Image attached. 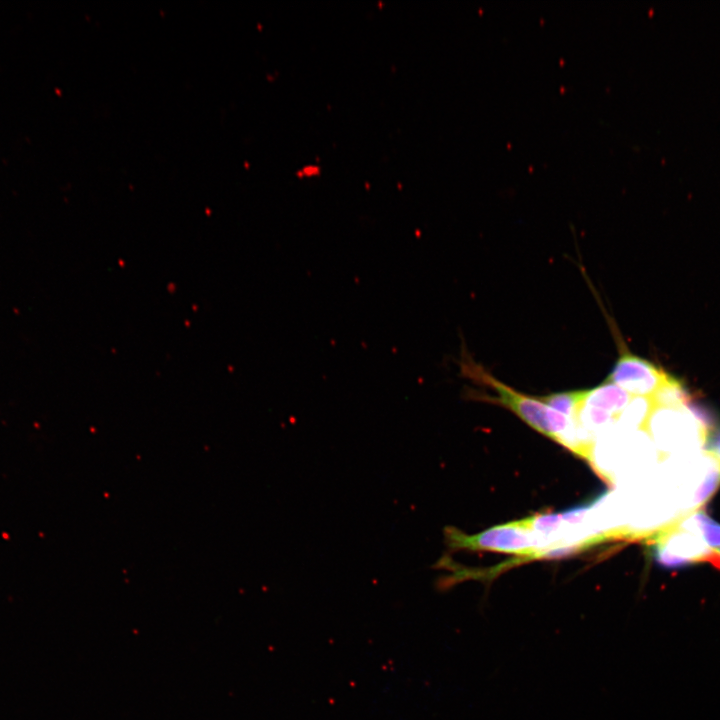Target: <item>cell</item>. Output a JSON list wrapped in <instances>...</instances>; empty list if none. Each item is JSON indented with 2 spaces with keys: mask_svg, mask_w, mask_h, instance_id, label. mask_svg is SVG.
I'll list each match as a JSON object with an SVG mask.
<instances>
[{
  "mask_svg": "<svg viewBox=\"0 0 720 720\" xmlns=\"http://www.w3.org/2000/svg\"><path fill=\"white\" fill-rule=\"evenodd\" d=\"M460 374L474 383L490 387L496 396L481 395L476 398L501 405L521 418L529 426L552 440L569 448L566 436L569 420L539 398L530 397L496 379L466 351L462 350L458 361Z\"/></svg>",
  "mask_w": 720,
  "mask_h": 720,
  "instance_id": "6da1fadb",
  "label": "cell"
},
{
  "mask_svg": "<svg viewBox=\"0 0 720 720\" xmlns=\"http://www.w3.org/2000/svg\"><path fill=\"white\" fill-rule=\"evenodd\" d=\"M445 542L450 550L494 551L514 553L520 560L538 559L540 549L534 533L524 520L509 522L468 535L454 527L444 529Z\"/></svg>",
  "mask_w": 720,
  "mask_h": 720,
  "instance_id": "7a4b0ae2",
  "label": "cell"
},
{
  "mask_svg": "<svg viewBox=\"0 0 720 720\" xmlns=\"http://www.w3.org/2000/svg\"><path fill=\"white\" fill-rule=\"evenodd\" d=\"M652 551L659 565L665 568H682L707 562L720 569V553L710 548L696 533L678 523L660 530L652 537Z\"/></svg>",
  "mask_w": 720,
  "mask_h": 720,
  "instance_id": "3957f363",
  "label": "cell"
},
{
  "mask_svg": "<svg viewBox=\"0 0 720 720\" xmlns=\"http://www.w3.org/2000/svg\"><path fill=\"white\" fill-rule=\"evenodd\" d=\"M619 357L605 379L636 397L651 398L670 378L664 369L631 353L622 343Z\"/></svg>",
  "mask_w": 720,
  "mask_h": 720,
  "instance_id": "277c9868",
  "label": "cell"
},
{
  "mask_svg": "<svg viewBox=\"0 0 720 720\" xmlns=\"http://www.w3.org/2000/svg\"><path fill=\"white\" fill-rule=\"evenodd\" d=\"M630 403V394L616 385L603 382L594 389L586 390L583 405L603 410L615 419Z\"/></svg>",
  "mask_w": 720,
  "mask_h": 720,
  "instance_id": "5b68a950",
  "label": "cell"
},
{
  "mask_svg": "<svg viewBox=\"0 0 720 720\" xmlns=\"http://www.w3.org/2000/svg\"><path fill=\"white\" fill-rule=\"evenodd\" d=\"M585 395L586 390H577L552 393L539 399L554 410L574 420L583 405Z\"/></svg>",
  "mask_w": 720,
  "mask_h": 720,
  "instance_id": "8992f818",
  "label": "cell"
},
{
  "mask_svg": "<svg viewBox=\"0 0 720 720\" xmlns=\"http://www.w3.org/2000/svg\"><path fill=\"white\" fill-rule=\"evenodd\" d=\"M695 526L691 532L698 534L715 551L720 549V524L711 519L705 511H696L688 518Z\"/></svg>",
  "mask_w": 720,
  "mask_h": 720,
  "instance_id": "52a82bcc",
  "label": "cell"
},
{
  "mask_svg": "<svg viewBox=\"0 0 720 720\" xmlns=\"http://www.w3.org/2000/svg\"><path fill=\"white\" fill-rule=\"evenodd\" d=\"M720 484V467L713 468L708 472L705 480L698 487L693 498V508L703 505L716 491Z\"/></svg>",
  "mask_w": 720,
  "mask_h": 720,
  "instance_id": "ba28073f",
  "label": "cell"
},
{
  "mask_svg": "<svg viewBox=\"0 0 720 720\" xmlns=\"http://www.w3.org/2000/svg\"><path fill=\"white\" fill-rule=\"evenodd\" d=\"M706 452L720 467V428L716 429L706 440Z\"/></svg>",
  "mask_w": 720,
  "mask_h": 720,
  "instance_id": "9c48e42d",
  "label": "cell"
},
{
  "mask_svg": "<svg viewBox=\"0 0 720 720\" xmlns=\"http://www.w3.org/2000/svg\"><path fill=\"white\" fill-rule=\"evenodd\" d=\"M718 553H720V549L716 550Z\"/></svg>",
  "mask_w": 720,
  "mask_h": 720,
  "instance_id": "30bf717a",
  "label": "cell"
}]
</instances>
